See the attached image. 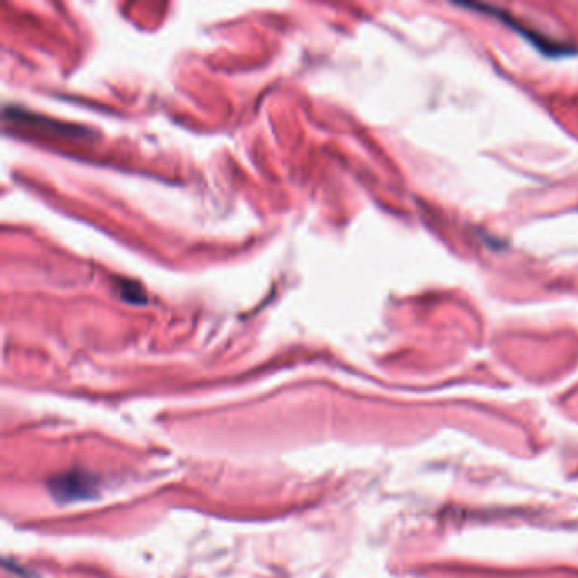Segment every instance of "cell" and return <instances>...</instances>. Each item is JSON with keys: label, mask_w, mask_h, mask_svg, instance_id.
<instances>
[{"label": "cell", "mask_w": 578, "mask_h": 578, "mask_svg": "<svg viewBox=\"0 0 578 578\" xmlns=\"http://www.w3.org/2000/svg\"><path fill=\"white\" fill-rule=\"evenodd\" d=\"M53 497L61 502H73L95 495V478L84 471H65L49 480Z\"/></svg>", "instance_id": "6da1fadb"}]
</instances>
